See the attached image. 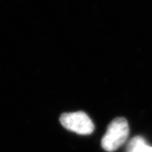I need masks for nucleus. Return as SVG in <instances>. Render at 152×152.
<instances>
[{"mask_svg":"<svg viewBox=\"0 0 152 152\" xmlns=\"http://www.w3.org/2000/svg\"><path fill=\"white\" fill-rule=\"evenodd\" d=\"M129 135V126L127 120L118 118L109 124L101 141L102 148L107 151H114L127 141Z\"/></svg>","mask_w":152,"mask_h":152,"instance_id":"1","label":"nucleus"},{"mask_svg":"<svg viewBox=\"0 0 152 152\" xmlns=\"http://www.w3.org/2000/svg\"><path fill=\"white\" fill-rule=\"evenodd\" d=\"M60 120L61 124L66 129L79 134H91L94 130L92 120L84 112L65 113L62 114Z\"/></svg>","mask_w":152,"mask_h":152,"instance_id":"2","label":"nucleus"},{"mask_svg":"<svg viewBox=\"0 0 152 152\" xmlns=\"http://www.w3.org/2000/svg\"><path fill=\"white\" fill-rule=\"evenodd\" d=\"M126 152H152V146L148 145L142 137L137 136L127 144Z\"/></svg>","mask_w":152,"mask_h":152,"instance_id":"3","label":"nucleus"}]
</instances>
